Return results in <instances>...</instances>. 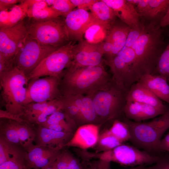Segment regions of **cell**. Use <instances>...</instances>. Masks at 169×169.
Returning <instances> with one entry per match:
<instances>
[{"label": "cell", "mask_w": 169, "mask_h": 169, "mask_svg": "<svg viewBox=\"0 0 169 169\" xmlns=\"http://www.w3.org/2000/svg\"><path fill=\"white\" fill-rule=\"evenodd\" d=\"M58 48L43 44L28 35L15 55V66L27 76L45 58Z\"/></svg>", "instance_id": "cell-8"}, {"label": "cell", "mask_w": 169, "mask_h": 169, "mask_svg": "<svg viewBox=\"0 0 169 169\" xmlns=\"http://www.w3.org/2000/svg\"><path fill=\"white\" fill-rule=\"evenodd\" d=\"M131 135L130 141L133 145L151 154L160 152L161 138L169 129V107L159 117L145 122H136L125 117Z\"/></svg>", "instance_id": "cell-3"}, {"label": "cell", "mask_w": 169, "mask_h": 169, "mask_svg": "<svg viewBox=\"0 0 169 169\" xmlns=\"http://www.w3.org/2000/svg\"><path fill=\"white\" fill-rule=\"evenodd\" d=\"M131 29L129 26L121 21L118 22L116 20L111 25L105 40L111 41L113 43L114 47L110 56L106 60L117 55L125 46Z\"/></svg>", "instance_id": "cell-23"}, {"label": "cell", "mask_w": 169, "mask_h": 169, "mask_svg": "<svg viewBox=\"0 0 169 169\" xmlns=\"http://www.w3.org/2000/svg\"><path fill=\"white\" fill-rule=\"evenodd\" d=\"M78 108L81 125L97 123L101 121L96 113L92 99L89 95H78L63 96Z\"/></svg>", "instance_id": "cell-21"}, {"label": "cell", "mask_w": 169, "mask_h": 169, "mask_svg": "<svg viewBox=\"0 0 169 169\" xmlns=\"http://www.w3.org/2000/svg\"><path fill=\"white\" fill-rule=\"evenodd\" d=\"M103 0L113 9L117 17L131 28L136 26L141 21V16L134 5L127 0Z\"/></svg>", "instance_id": "cell-20"}, {"label": "cell", "mask_w": 169, "mask_h": 169, "mask_svg": "<svg viewBox=\"0 0 169 169\" xmlns=\"http://www.w3.org/2000/svg\"><path fill=\"white\" fill-rule=\"evenodd\" d=\"M102 43L94 44L85 39L75 44L73 49V59L70 66L75 67L95 66L104 62Z\"/></svg>", "instance_id": "cell-13"}, {"label": "cell", "mask_w": 169, "mask_h": 169, "mask_svg": "<svg viewBox=\"0 0 169 169\" xmlns=\"http://www.w3.org/2000/svg\"><path fill=\"white\" fill-rule=\"evenodd\" d=\"M123 144L112 135L108 129L105 130L99 135L96 145L98 151L110 150Z\"/></svg>", "instance_id": "cell-31"}, {"label": "cell", "mask_w": 169, "mask_h": 169, "mask_svg": "<svg viewBox=\"0 0 169 169\" xmlns=\"http://www.w3.org/2000/svg\"><path fill=\"white\" fill-rule=\"evenodd\" d=\"M140 169H169V156H161L155 164L149 167L140 165Z\"/></svg>", "instance_id": "cell-39"}, {"label": "cell", "mask_w": 169, "mask_h": 169, "mask_svg": "<svg viewBox=\"0 0 169 169\" xmlns=\"http://www.w3.org/2000/svg\"><path fill=\"white\" fill-rule=\"evenodd\" d=\"M23 0H0V10L7 11L11 9L17 3H20Z\"/></svg>", "instance_id": "cell-42"}, {"label": "cell", "mask_w": 169, "mask_h": 169, "mask_svg": "<svg viewBox=\"0 0 169 169\" xmlns=\"http://www.w3.org/2000/svg\"><path fill=\"white\" fill-rule=\"evenodd\" d=\"M159 151L161 152H169V131L166 135L161 140Z\"/></svg>", "instance_id": "cell-45"}, {"label": "cell", "mask_w": 169, "mask_h": 169, "mask_svg": "<svg viewBox=\"0 0 169 169\" xmlns=\"http://www.w3.org/2000/svg\"><path fill=\"white\" fill-rule=\"evenodd\" d=\"M149 1V0H140L139 3L136 5L135 8L140 15L148 6Z\"/></svg>", "instance_id": "cell-46"}, {"label": "cell", "mask_w": 169, "mask_h": 169, "mask_svg": "<svg viewBox=\"0 0 169 169\" xmlns=\"http://www.w3.org/2000/svg\"><path fill=\"white\" fill-rule=\"evenodd\" d=\"M28 4L27 16L37 20H44L62 16L61 14L49 6L45 0H27Z\"/></svg>", "instance_id": "cell-26"}, {"label": "cell", "mask_w": 169, "mask_h": 169, "mask_svg": "<svg viewBox=\"0 0 169 169\" xmlns=\"http://www.w3.org/2000/svg\"><path fill=\"white\" fill-rule=\"evenodd\" d=\"M23 148L12 144L0 137V165L7 161Z\"/></svg>", "instance_id": "cell-34"}, {"label": "cell", "mask_w": 169, "mask_h": 169, "mask_svg": "<svg viewBox=\"0 0 169 169\" xmlns=\"http://www.w3.org/2000/svg\"><path fill=\"white\" fill-rule=\"evenodd\" d=\"M60 150L33 144L26 150V159L28 166L30 169H41L55 161Z\"/></svg>", "instance_id": "cell-18"}, {"label": "cell", "mask_w": 169, "mask_h": 169, "mask_svg": "<svg viewBox=\"0 0 169 169\" xmlns=\"http://www.w3.org/2000/svg\"><path fill=\"white\" fill-rule=\"evenodd\" d=\"M113 23L103 22L95 18L84 32L85 40L92 44L102 43L105 40L108 32Z\"/></svg>", "instance_id": "cell-27"}, {"label": "cell", "mask_w": 169, "mask_h": 169, "mask_svg": "<svg viewBox=\"0 0 169 169\" xmlns=\"http://www.w3.org/2000/svg\"><path fill=\"white\" fill-rule=\"evenodd\" d=\"M27 151L23 149L0 165V169H30L26 161Z\"/></svg>", "instance_id": "cell-30"}, {"label": "cell", "mask_w": 169, "mask_h": 169, "mask_svg": "<svg viewBox=\"0 0 169 169\" xmlns=\"http://www.w3.org/2000/svg\"><path fill=\"white\" fill-rule=\"evenodd\" d=\"M51 7L65 18L76 7L70 0H55Z\"/></svg>", "instance_id": "cell-37"}, {"label": "cell", "mask_w": 169, "mask_h": 169, "mask_svg": "<svg viewBox=\"0 0 169 169\" xmlns=\"http://www.w3.org/2000/svg\"><path fill=\"white\" fill-rule=\"evenodd\" d=\"M166 111L145 103L126 101L124 114L125 118L128 119L136 122H141L155 118Z\"/></svg>", "instance_id": "cell-19"}, {"label": "cell", "mask_w": 169, "mask_h": 169, "mask_svg": "<svg viewBox=\"0 0 169 169\" xmlns=\"http://www.w3.org/2000/svg\"><path fill=\"white\" fill-rule=\"evenodd\" d=\"M127 1L130 3L134 5H137L139 2L140 0H127Z\"/></svg>", "instance_id": "cell-49"}, {"label": "cell", "mask_w": 169, "mask_h": 169, "mask_svg": "<svg viewBox=\"0 0 169 169\" xmlns=\"http://www.w3.org/2000/svg\"><path fill=\"white\" fill-rule=\"evenodd\" d=\"M97 0H70L71 2L78 9L88 11L90 10L92 5Z\"/></svg>", "instance_id": "cell-40"}, {"label": "cell", "mask_w": 169, "mask_h": 169, "mask_svg": "<svg viewBox=\"0 0 169 169\" xmlns=\"http://www.w3.org/2000/svg\"><path fill=\"white\" fill-rule=\"evenodd\" d=\"M111 127L108 129L110 133L121 143L130 141L131 138L128 125L123 120L119 119L114 120Z\"/></svg>", "instance_id": "cell-32"}, {"label": "cell", "mask_w": 169, "mask_h": 169, "mask_svg": "<svg viewBox=\"0 0 169 169\" xmlns=\"http://www.w3.org/2000/svg\"><path fill=\"white\" fill-rule=\"evenodd\" d=\"M74 45L70 41L50 54L27 76L28 81L48 76L61 79L65 70L71 65Z\"/></svg>", "instance_id": "cell-7"}, {"label": "cell", "mask_w": 169, "mask_h": 169, "mask_svg": "<svg viewBox=\"0 0 169 169\" xmlns=\"http://www.w3.org/2000/svg\"><path fill=\"white\" fill-rule=\"evenodd\" d=\"M0 119H5L18 121L24 120L21 116L13 114L6 110H0Z\"/></svg>", "instance_id": "cell-43"}, {"label": "cell", "mask_w": 169, "mask_h": 169, "mask_svg": "<svg viewBox=\"0 0 169 169\" xmlns=\"http://www.w3.org/2000/svg\"><path fill=\"white\" fill-rule=\"evenodd\" d=\"M164 38L162 28L146 25L144 32L132 47L136 54L133 67L135 83L143 76L154 72L166 47Z\"/></svg>", "instance_id": "cell-2"}, {"label": "cell", "mask_w": 169, "mask_h": 169, "mask_svg": "<svg viewBox=\"0 0 169 169\" xmlns=\"http://www.w3.org/2000/svg\"><path fill=\"white\" fill-rule=\"evenodd\" d=\"M168 25H169V7L159 24L160 26L162 28L165 27Z\"/></svg>", "instance_id": "cell-47"}, {"label": "cell", "mask_w": 169, "mask_h": 169, "mask_svg": "<svg viewBox=\"0 0 169 169\" xmlns=\"http://www.w3.org/2000/svg\"><path fill=\"white\" fill-rule=\"evenodd\" d=\"M55 161L51 162L49 164L41 169H56L55 164Z\"/></svg>", "instance_id": "cell-48"}, {"label": "cell", "mask_w": 169, "mask_h": 169, "mask_svg": "<svg viewBox=\"0 0 169 169\" xmlns=\"http://www.w3.org/2000/svg\"><path fill=\"white\" fill-rule=\"evenodd\" d=\"M152 74L161 75L169 82V43L161 54Z\"/></svg>", "instance_id": "cell-35"}, {"label": "cell", "mask_w": 169, "mask_h": 169, "mask_svg": "<svg viewBox=\"0 0 169 169\" xmlns=\"http://www.w3.org/2000/svg\"><path fill=\"white\" fill-rule=\"evenodd\" d=\"M99 132L98 125L88 124L81 125L74 132L66 147H75L84 149L92 147L97 142Z\"/></svg>", "instance_id": "cell-17"}, {"label": "cell", "mask_w": 169, "mask_h": 169, "mask_svg": "<svg viewBox=\"0 0 169 169\" xmlns=\"http://www.w3.org/2000/svg\"><path fill=\"white\" fill-rule=\"evenodd\" d=\"M91 12L79 9L73 10L64 19L65 24L70 41L83 40L84 32L95 19Z\"/></svg>", "instance_id": "cell-14"}, {"label": "cell", "mask_w": 169, "mask_h": 169, "mask_svg": "<svg viewBox=\"0 0 169 169\" xmlns=\"http://www.w3.org/2000/svg\"><path fill=\"white\" fill-rule=\"evenodd\" d=\"M74 133L58 131L35 125L34 145L62 149L71 139Z\"/></svg>", "instance_id": "cell-15"}, {"label": "cell", "mask_w": 169, "mask_h": 169, "mask_svg": "<svg viewBox=\"0 0 169 169\" xmlns=\"http://www.w3.org/2000/svg\"><path fill=\"white\" fill-rule=\"evenodd\" d=\"M169 7V0H149L141 17L147 22V25L159 26Z\"/></svg>", "instance_id": "cell-25"}, {"label": "cell", "mask_w": 169, "mask_h": 169, "mask_svg": "<svg viewBox=\"0 0 169 169\" xmlns=\"http://www.w3.org/2000/svg\"><path fill=\"white\" fill-rule=\"evenodd\" d=\"M35 125L24 120L18 121L0 119V137L27 149L34 144Z\"/></svg>", "instance_id": "cell-10"}, {"label": "cell", "mask_w": 169, "mask_h": 169, "mask_svg": "<svg viewBox=\"0 0 169 169\" xmlns=\"http://www.w3.org/2000/svg\"><path fill=\"white\" fill-rule=\"evenodd\" d=\"M112 82L103 63L95 66H70L60 79L59 89L62 96L90 95L108 87Z\"/></svg>", "instance_id": "cell-1"}, {"label": "cell", "mask_w": 169, "mask_h": 169, "mask_svg": "<svg viewBox=\"0 0 169 169\" xmlns=\"http://www.w3.org/2000/svg\"><path fill=\"white\" fill-rule=\"evenodd\" d=\"M117 55L131 68L133 72V67L136 60V54L134 50L132 48L125 46Z\"/></svg>", "instance_id": "cell-38"}, {"label": "cell", "mask_w": 169, "mask_h": 169, "mask_svg": "<svg viewBox=\"0 0 169 169\" xmlns=\"http://www.w3.org/2000/svg\"><path fill=\"white\" fill-rule=\"evenodd\" d=\"M146 26V24L141 21L137 25L131 28L125 46L132 48L144 32Z\"/></svg>", "instance_id": "cell-36"}, {"label": "cell", "mask_w": 169, "mask_h": 169, "mask_svg": "<svg viewBox=\"0 0 169 169\" xmlns=\"http://www.w3.org/2000/svg\"><path fill=\"white\" fill-rule=\"evenodd\" d=\"M28 35L24 20L14 26L0 29V58L14 61L19 47Z\"/></svg>", "instance_id": "cell-12"}, {"label": "cell", "mask_w": 169, "mask_h": 169, "mask_svg": "<svg viewBox=\"0 0 169 169\" xmlns=\"http://www.w3.org/2000/svg\"><path fill=\"white\" fill-rule=\"evenodd\" d=\"M90 10L93 17L99 20L112 23L116 20L117 17L113 9L103 0H97Z\"/></svg>", "instance_id": "cell-29"}, {"label": "cell", "mask_w": 169, "mask_h": 169, "mask_svg": "<svg viewBox=\"0 0 169 169\" xmlns=\"http://www.w3.org/2000/svg\"><path fill=\"white\" fill-rule=\"evenodd\" d=\"M28 4L27 0L17 4L9 11H4L2 17L4 28L14 26L27 17Z\"/></svg>", "instance_id": "cell-28"}, {"label": "cell", "mask_w": 169, "mask_h": 169, "mask_svg": "<svg viewBox=\"0 0 169 169\" xmlns=\"http://www.w3.org/2000/svg\"><path fill=\"white\" fill-rule=\"evenodd\" d=\"M110 162L100 159L98 161L87 163L91 169H111Z\"/></svg>", "instance_id": "cell-41"}, {"label": "cell", "mask_w": 169, "mask_h": 169, "mask_svg": "<svg viewBox=\"0 0 169 169\" xmlns=\"http://www.w3.org/2000/svg\"><path fill=\"white\" fill-rule=\"evenodd\" d=\"M147 88L161 100L169 104V85L167 80L157 74L142 77L138 82Z\"/></svg>", "instance_id": "cell-24"}, {"label": "cell", "mask_w": 169, "mask_h": 169, "mask_svg": "<svg viewBox=\"0 0 169 169\" xmlns=\"http://www.w3.org/2000/svg\"><path fill=\"white\" fill-rule=\"evenodd\" d=\"M114 47L113 43L110 41L105 40L102 43V47L104 52L107 57V59L109 58L110 56L113 51Z\"/></svg>", "instance_id": "cell-44"}, {"label": "cell", "mask_w": 169, "mask_h": 169, "mask_svg": "<svg viewBox=\"0 0 169 169\" xmlns=\"http://www.w3.org/2000/svg\"><path fill=\"white\" fill-rule=\"evenodd\" d=\"M126 100L147 104L165 111L168 109L161 100L147 88L138 82L132 85L127 91Z\"/></svg>", "instance_id": "cell-22"}, {"label": "cell", "mask_w": 169, "mask_h": 169, "mask_svg": "<svg viewBox=\"0 0 169 169\" xmlns=\"http://www.w3.org/2000/svg\"><path fill=\"white\" fill-rule=\"evenodd\" d=\"M104 62L110 67L112 79L119 87L128 91L135 83L131 68L118 55Z\"/></svg>", "instance_id": "cell-16"}, {"label": "cell", "mask_w": 169, "mask_h": 169, "mask_svg": "<svg viewBox=\"0 0 169 169\" xmlns=\"http://www.w3.org/2000/svg\"><path fill=\"white\" fill-rule=\"evenodd\" d=\"M127 92L112 80L108 87L89 95L97 115L101 121H113L124 114Z\"/></svg>", "instance_id": "cell-5"}, {"label": "cell", "mask_w": 169, "mask_h": 169, "mask_svg": "<svg viewBox=\"0 0 169 169\" xmlns=\"http://www.w3.org/2000/svg\"><path fill=\"white\" fill-rule=\"evenodd\" d=\"M28 81L27 76L16 66L0 74L2 103L5 110L21 117Z\"/></svg>", "instance_id": "cell-4"}, {"label": "cell", "mask_w": 169, "mask_h": 169, "mask_svg": "<svg viewBox=\"0 0 169 169\" xmlns=\"http://www.w3.org/2000/svg\"><path fill=\"white\" fill-rule=\"evenodd\" d=\"M160 157V155L141 150L134 145L123 143L112 150L105 151L99 157L100 159L116 162L122 166H133L155 164Z\"/></svg>", "instance_id": "cell-9"}, {"label": "cell", "mask_w": 169, "mask_h": 169, "mask_svg": "<svg viewBox=\"0 0 169 169\" xmlns=\"http://www.w3.org/2000/svg\"><path fill=\"white\" fill-rule=\"evenodd\" d=\"M60 79L46 76L29 81L24 105L32 102L51 101L63 96L59 89Z\"/></svg>", "instance_id": "cell-11"}, {"label": "cell", "mask_w": 169, "mask_h": 169, "mask_svg": "<svg viewBox=\"0 0 169 169\" xmlns=\"http://www.w3.org/2000/svg\"><path fill=\"white\" fill-rule=\"evenodd\" d=\"M63 149L59 151L55 161L56 169H75L76 162L72 153Z\"/></svg>", "instance_id": "cell-33"}, {"label": "cell", "mask_w": 169, "mask_h": 169, "mask_svg": "<svg viewBox=\"0 0 169 169\" xmlns=\"http://www.w3.org/2000/svg\"><path fill=\"white\" fill-rule=\"evenodd\" d=\"M30 19L26 22L28 35L39 43L59 48L70 42L64 19L60 17L44 20Z\"/></svg>", "instance_id": "cell-6"}, {"label": "cell", "mask_w": 169, "mask_h": 169, "mask_svg": "<svg viewBox=\"0 0 169 169\" xmlns=\"http://www.w3.org/2000/svg\"><path fill=\"white\" fill-rule=\"evenodd\" d=\"M140 166H137L135 167L129 169H140Z\"/></svg>", "instance_id": "cell-51"}, {"label": "cell", "mask_w": 169, "mask_h": 169, "mask_svg": "<svg viewBox=\"0 0 169 169\" xmlns=\"http://www.w3.org/2000/svg\"><path fill=\"white\" fill-rule=\"evenodd\" d=\"M55 0H46V2L49 6H51L54 3Z\"/></svg>", "instance_id": "cell-50"}]
</instances>
